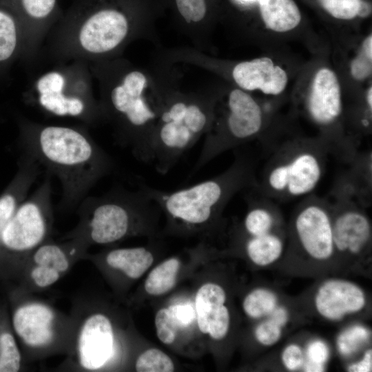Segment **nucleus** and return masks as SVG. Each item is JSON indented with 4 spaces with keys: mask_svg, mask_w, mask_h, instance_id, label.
I'll list each match as a JSON object with an SVG mask.
<instances>
[{
    "mask_svg": "<svg viewBox=\"0 0 372 372\" xmlns=\"http://www.w3.org/2000/svg\"><path fill=\"white\" fill-rule=\"evenodd\" d=\"M267 202L249 200V208L244 219V228L249 236H257L273 231L276 225L274 210Z\"/></svg>",
    "mask_w": 372,
    "mask_h": 372,
    "instance_id": "obj_25",
    "label": "nucleus"
},
{
    "mask_svg": "<svg viewBox=\"0 0 372 372\" xmlns=\"http://www.w3.org/2000/svg\"><path fill=\"white\" fill-rule=\"evenodd\" d=\"M282 362L289 371H295L304 364V355L301 347L296 344L287 345L281 355Z\"/></svg>",
    "mask_w": 372,
    "mask_h": 372,
    "instance_id": "obj_35",
    "label": "nucleus"
},
{
    "mask_svg": "<svg viewBox=\"0 0 372 372\" xmlns=\"http://www.w3.org/2000/svg\"><path fill=\"white\" fill-rule=\"evenodd\" d=\"M335 251L357 255L369 245L371 228L364 211L349 198L340 197L331 206Z\"/></svg>",
    "mask_w": 372,
    "mask_h": 372,
    "instance_id": "obj_11",
    "label": "nucleus"
},
{
    "mask_svg": "<svg viewBox=\"0 0 372 372\" xmlns=\"http://www.w3.org/2000/svg\"><path fill=\"white\" fill-rule=\"evenodd\" d=\"M51 175L18 207L3 229L0 244L16 252L32 251L46 241L52 219Z\"/></svg>",
    "mask_w": 372,
    "mask_h": 372,
    "instance_id": "obj_9",
    "label": "nucleus"
},
{
    "mask_svg": "<svg viewBox=\"0 0 372 372\" xmlns=\"http://www.w3.org/2000/svg\"><path fill=\"white\" fill-rule=\"evenodd\" d=\"M40 174V165L24 152L19 169L12 184L0 196V236L6 225L26 199L32 185Z\"/></svg>",
    "mask_w": 372,
    "mask_h": 372,
    "instance_id": "obj_21",
    "label": "nucleus"
},
{
    "mask_svg": "<svg viewBox=\"0 0 372 372\" xmlns=\"http://www.w3.org/2000/svg\"><path fill=\"white\" fill-rule=\"evenodd\" d=\"M176 3L179 13L187 23L199 22L206 14L205 0H176Z\"/></svg>",
    "mask_w": 372,
    "mask_h": 372,
    "instance_id": "obj_34",
    "label": "nucleus"
},
{
    "mask_svg": "<svg viewBox=\"0 0 372 372\" xmlns=\"http://www.w3.org/2000/svg\"><path fill=\"white\" fill-rule=\"evenodd\" d=\"M180 268V261L171 258L156 266L145 282L146 292L152 296H161L169 291L175 285Z\"/></svg>",
    "mask_w": 372,
    "mask_h": 372,
    "instance_id": "obj_26",
    "label": "nucleus"
},
{
    "mask_svg": "<svg viewBox=\"0 0 372 372\" xmlns=\"http://www.w3.org/2000/svg\"><path fill=\"white\" fill-rule=\"evenodd\" d=\"M178 327L189 326L195 317L192 307L189 305H172L169 307Z\"/></svg>",
    "mask_w": 372,
    "mask_h": 372,
    "instance_id": "obj_38",
    "label": "nucleus"
},
{
    "mask_svg": "<svg viewBox=\"0 0 372 372\" xmlns=\"http://www.w3.org/2000/svg\"><path fill=\"white\" fill-rule=\"evenodd\" d=\"M323 8L339 19H351L357 16L366 17L371 13V6L364 0H319Z\"/></svg>",
    "mask_w": 372,
    "mask_h": 372,
    "instance_id": "obj_28",
    "label": "nucleus"
},
{
    "mask_svg": "<svg viewBox=\"0 0 372 372\" xmlns=\"http://www.w3.org/2000/svg\"><path fill=\"white\" fill-rule=\"evenodd\" d=\"M372 56H369L363 50L355 57L351 65L352 76L357 80H364L371 73Z\"/></svg>",
    "mask_w": 372,
    "mask_h": 372,
    "instance_id": "obj_37",
    "label": "nucleus"
},
{
    "mask_svg": "<svg viewBox=\"0 0 372 372\" xmlns=\"http://www.w3.org/2000/svg\"><path fill=\"white\" fill-rule=\"evenodd\" d=\"M24 48L23 26L12 0H0V72L23 58Z\"/></svg>",
    "mask_w": 372,
    "mask_h": 372,
    "instance_id": "obj_20",
    "label": "nucleus"
},
{
    "mask_svg": "<svg viewBox=\"0 0 372 372\" xmlns=\"http://www.w3.org/2000/svg\"><path fill=\"white\" fill-rule=\"evenodd\" d=\"M282 327L267 317L260 322L255 329V338L264 346H271L277 343L282 335Z\"/></svg>",
    "mask_w": 372,
    "mask_h": 372,
    "instance_id": "obj_33",
    "label": "nucleus"
},
{
    "mask_svg": "<svg viewBox=\"0 0 372 372\" xmlns=\"http://www.w3.org/2000/svg\"><path fill=\"white\" fill-rule=\"evenodd\" d=\"M366 297L357 285L344 280L331 279L323 282L315 296V307L323 318L337 321L360 311Z\"/></svg>",
    "mask_w": 372,
    "mask_h": 372,
    "instance_id": "obj_14",
    "label": "nucleus"
},
{
    "mask_svg": "<svg viewBox=\"0 0 372 372\" xmlns=\"http://www.w3.org/2000/svg\"><path fill=\"white\" fill-rule=\"evenodd\" d=\"M155 326L157 336L162 342L165 344L174 342L179 327L169 308L158 311L155 316Z\"/></svg>",
    "mask_w": 372,
    "mask_h": 372,
    "instance_id": "obj_32",
    "label": "nucleus"
},
{
    "mask_svg": "<svg viewBox=\"0 0 372 372\" xmlns=\"http://www.w3.org/2000/svg\"><path fill=\"white\" fill-rule=\"evenodd\" d=\"M278 306V298L272 291L258 288L249 293L242 302L245 313L251 318L267 317Z\"/></svg>",
    "mask_w": 372,
    "mask_h": 372,
    "instance_id": "obj_27",
    "label": "nucleus"
},
{
    "mask_svg": "<svg viewBox=\"0 0 372 372\" xmlns=\"http://www.w3.org/2000/svg\"><path fill=\"white\" fill-rule=\"evenodd\" d=\"M226 293L221 286L206 283L196 296V313L198 328L214 340L224 338L229 328L230 316L225 305Z\"/></svg>",
    "mask_w": 372,
    "mask_h": 372,
    "instance_id": "obj_16",
    "label": "nucleus"
},
{
    "mask_svg": "<svg viewBox=\"0 0 372 372\" xmlns=\"http://www.w3.org/2000/svg\"><path fill=\"white\" fill-rule=\"evenodd\" d=\"M232 76L242 90H260L264 94L271 95L282 93L288 80L286 72L274 65L269 57L257 58L237 64Z\"/></svg>",
    "mask_w": 372,
    "mask_h": 372,
    "instance_id": "obj_17",
    "label": "nucleus"
},
{
    "mask_svg": "<svg viewBox=\"0 0 372 372\" xmlns=\"http://www.w3.org/2000/svg\"><path fill=\"white\" fill-rule=\"evenodd\" d=\"M249 259L258 266H267L275 262L282 254L284 242L273 231L257 236H250L245 244Z\"/></svg>",
    "mask_w": 372,
    "mask_h": 372,
    "instance_id": "obj_24",
    "label": "nucleus"
},
{
    "mask_svg": "<svg viewBox=\"0 0 372 372\" xmlns=\"http://www.w3.org/2000/svg\"><path fill=\"white\" fill-rule=\"evenodd\" d=\"M54 314L45 304L29 303L14 313L13 326L17 335L31 347H43L54 338Z\"/></svg>",
    "mask_w": 372,
    "mask_h": 372,
    "instance_id": "obj_18",
    "label": "nucleus"
},
{
    "mask_svg": "<svg viewBox=\"0 0 372 372\" xmlns=\"http://www.w3.org/2000/svg\"><path fill=\"white\" fill-rule=\"evenodd\" d=\"M21 355L13 336L4 333L0 336V372H16L20 369Z\"/></svg>",
    "mask_w": 372,
    "mask_h": 372,
    "instance_id": "obj_31",
    "label": "nucleus"
},
{
    "mask_svg": "<svg viewBox=\"0 0 372 372\" xmlns=\"http://www.w3.org/2000/svg\"><path fill=\"white\" fill-rule=\"evenodd\" d=\"M255 184L254 165L240 153L223 173L190 187L169 192L139 185L169 220L192 228L207 225L236 193Z\"/></svg>",
    "mask_w": 372,
    "mask_h": 372,
    "instance_id": "obj_2",
    "label": "nucleus"
},
{
    "mask_svg": "<svg viewBox=\"0 0 372 372\" xmlns=\"http://www.w3.org/2000/svg\"><path fill=\"white\" fill-rule=\"evenodd\" d=\"M304 364V369L307 372H320L324 371V366L306 361Z\"/></svg>",
    "mask_w": 372,
    "mask_h": 372,
    "instance_id": "obj_41",
    "label": "nucleus"
},
{
    "mask_svg": "<svg viewBox=\"0 0 372 372\" xmlns=\"http://www.w3.org/2000/svg\"><path fill=\"white\" fill-rule=\"evenodd\" d=\"M41 74L34 84L38 105L48 113L94 124L103 118L91 90L87 62L72 61Z\"/></svg>",
    "mask_w": 372,
    "mask_h": 372,
    "instance_id": "obj_7",
    "label": "nucleus"
},
{
    "mask_svg": "<svg viewBox=\"0 0 372 372\" xmlns=\"http://www.w3.org/2000/svg\"><path fill=\"white\" fill-rule=\"evenodd\" d=\"M32 251L34 266L30 277L37 287L52 285L69 267L70 260L65 246L45 241Z\"/></svg>",
    "mask_w": 372,
    "mask_h": 372,
    "instance_id": "obj_19",
    "label": "nucleus"
},
{
    "mask_svg": "<svg viewBox=\"0 0 372 372\" xmlns=\"http://www.w3.org/2000/svg\"><path fill=\"white\" fill-rule=\"evenodd\" d=\"M372 351L368 349L362 358L351 364L348 367V371L351 372H369L372 370Z\"/></svg>",
    "mask_w": 372,
    "mask_h": 372,
    "instance_id": "obj_39",
    "label": "nucleus"
},
{
    "mask_svg": "<svg viewBox=\"0 0 372 372\" xmlns=\"http://www.w3.org/2000/svg\"><path fill=\"white\" fill-rule=\"evenodd\" d=\"M366 100H367L368 105L371 110V107H372V88L371 87L368 90Z\"/></svg>",
    "mask_w": 372,
    "mask_h": 372,
    "instance_id": "obj_42",
    "label": "nucleus"
},
{
    "mask_svg": "<svg viewBox=\"0 0 372 372\" xmlns=\"http://www.w3.org/2000/svg\"><path fill=\"white\" fill-rule=\"evenodd\" d=\"M107 265L123 272L128 278L137 279L154 262L152 253L143 247L115 249L105 256Z\"/></svg>",
    "mask_w": 372,
    "mask_h": 372,
    "instance_id": "obj_23",
    "label": "nucleus"
},
{
    "mask_svg": "<svg viewBox=\"0 0 372 372\" xmlns=\"http://www.w3.org/2000/svg\"><path fill=\"white\" fill-rule=\"evenodd\" d=\"M330 150L326 143L295 142L278 147L258 187L269 198L289 200L309 195L319 184Z\"/></svg>",
    "mask_w": 372,
    "mask_h": 372,
    "instance_id": "obj_6",
    "label": "nucleus"
},
{
    "mask_svg": "<svg viewBox=\"0 0 372 372\" xmlns=\"http://www.w3.org/2000/svg\"><path fill=\"white\" fill-rule=\"evenodd\" d=\"M23 26L25 48L23 59L31 62L41 52L43 41L57 22L58 0H12Z\"/></svg>",
    "mask_w": 372,
    "mask_h": 372,
    "instance_id": "obj_12",
    "label": "nucleus"
},
{
    "mask_svg": "<svg viewBox=\"0 0 372 372\" xmlns=\"http://www.w3.org/2000/svg\"><path fill=\"white\" fill-rule=\"evenodd\" d=\"M369 338V330L362 325H354L343 331L337 338L339 352L349 356L356 352Z\"/></svg>",
    "mask_w": 372,
    "mask_h": 372,
    "instance_id": "obj_30",
    "label": "nucleus"
},
{
    "mask_svg": "<svg viewBox=\"0 0 372 372\" xmlns=\"http://www.w3.org/2000/svg\"><path fill=\"white\" fill-rule=\"evenodd\" d=\"M135 367L138 372H171L174 370L172 359L158 349H149L142 353Z\"/></svg>",
    "mask_w": 372,
    "mask_h": 372,
    "instance_id": "obj_29",
    "label": "nucleus"
},
{
    "mask_svg": "<svg viewBox=\"0 0 372 372\" xmlns=\"http://www.w3.org/2000/svg\"><path fill=\"white\" fill-rule=\"evenodd\" d=\"M307 361L324 366L329 357L327 344L320 340H313L308 344L306 350Z\"/></svg>",
    "mask_w": 372,
    "mask_h": 372,
    "instance_id": "obj_36",
    "label": "nucleus"
},
{
    "mask_svg": "<svg viewBox=\"0 0 372 372\" xmlns=\"http://www.w3.org/2000/svg\"><path fill=\"white\" fill-rule=\"evenodd\" d=\"M311 118L321 126L333 124L342 111L341 90L335 74L328 68L316 73L307 100Z\"/></svg>",
    "mask_w": 372,
    "mask_h": 372,
    "instance_id": "obj_15",
    "label": "nucleus"
},
{
    "mask_svg": "<svg viewBox=\"0 0 372 372\" xmlns=\"http://www.w3.org/2000/svg\"><path fill=\"white\" fill-rule=\"evenodd\" d=\"M114 342L110 319L102 313L89 316L81 328L77 341L80 365L91 371L102 368L113 356Z\"/></svg>",
    "mask_w": 372,
    "mask_h": 372,
    "instance_id": "obj_13",
    "label": "nucleus"
},
{
    "mask_svg": "<svg viewBox=\"0 0 372 372\" xmlns=\"http://www.w3.org/2000/svg\"><path fill=\"white\" fill-rule=\"evenodd\" d=\"M242 1H256V0H242Z\"/></svg>",
    "mask_w": 372,
    "mask_h": 372,
    "instance_id": "obj_43",
    "label": "nucleus"
},
{
    "mask_svg": "<svg viewBox=\"0 0 372 372\" xmlns=\"http://www.w3.org/2000/svg\"><path fill=\"white\" fill-rule=\"evenodd\" d=\"M262 122V112L257 102L242 90H232L228 97L225 117L216 128L207 130L192 174L223 152L256 136Z\"/></svg>",
    "mask_w": 372,
    "mask_h": 372,
    "instance_id": "obj_8",
    "label": "nucleus"
},
{
    "mask_svg": "<svg viewBox=\"0 0 372 372\" xmlns=\"http://www.w3.org/2000/svg\"><path fill=\"white\" fill-rule=\"evenodd\" d=\"M158 207L139 185L137 190L114 188L99 196H86L79 206L80 224L73 237L81 246L107 245L137 229Z\"/></svg>",
    "mask_w": 372,
    "mask_h": 372,
    "instance_id": "obj_3",
    "label": "nucleus"
},
{
    "mask_svg": "<svg viewBox=\"0 0 372 372\" xmlns=\"http://www.w3.org/2000/svg\"><path fill=\"white\" fill-rule=\"evenodd\" d=\"M20 129L25 152L59 180L63 209L80 204L113 167L110 155L84 127L23 120Z\"/></svg>",
    "mask_w": 372,
    "mask_h": 372,
    "instance_id": "obj_1",
    "label": "nucleus"
},
{
    "mask_svg": "<svg viewBox=\"0 0 372 372\" xmlns=\"http://www.w3.org/2000/svg\"><path fill=\"white\" fill-rule=\"evenodd\" d=\"M260 10L266 27L285 32L300 23L301 14L293 0H258Z\"/></svg>",
    "mask_w": 372,
    "mask_h": 372,
    "instance_id": "obj_22",
    "label": "nucleus"
},
{
    "mask_svg": "<svg viewBox=\"0 0 372 372\" xmlns=\"http://www.w3.org/2000/svg\"><path fill=\"white\" fill-rule=\"evenodd\" d=\"M102 87L99 105L103 117L115 125L117 138L141 162L149 163V142L160 106L152 105L144 95L147 78L141 71L124 72Z\"/></svg>",
    "mask_w": 372,
    "mask_h": 372,
    "instance_id": "obj_4",
    "label": "nucleus"
},
{
    "mask_svg": "<svg viewBox=\"0 0 372 372\" xmlns=\"http://www.w3.org/2000/svg\"><path fill=\"white\" fill-rule=\"evenodd\" d=\"M267 317L274 320L283 327L288 321V312L285 307L278 305Z\"/></svg>",
    "mask_w": 372,
    "mask_h": 372,
    "instance_id": "obj_40",
    "label": "nucleus"
},
{
    "mask_svg": "<svg viewBox=\"0 0 372 372\" xmlns=\"http://www.w3.org/2000/svg\"><path fill=\"white\" fill-rule=\"evenodd\" d=\"M293 227L303 251L317 260L329 259L335 251L329 202L309 196L296 209Z\"/></svg>",
    "mask_w": 372,
    "mask_h": 372,
    "instance_id": "obj_10",
    "label": "nucleus"
},
{
    "mask_svg": "<svg viewBox=\"0 0 372 372\" xmlns=\"http://www.w3.org/2000/svg\"><path fill=\"white\" fill-rule=\"evenodd\" d=\"M209 104L178 98L161 104L149 142V163L165 175L207 132L211 123Z\"/></svg>",
    "mask_w": 372,
    "mask_h": 372,
    "instance_id": "obj_5",
    "label": "nucleus"
}]
</instances>
